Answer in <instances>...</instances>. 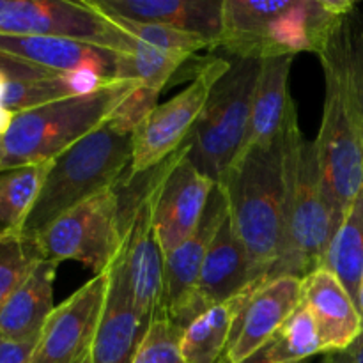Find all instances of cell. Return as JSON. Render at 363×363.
Returning a JSON list of instances; mask_svg holds the SVG:
<instances>
[{
    "label": "cell",
    "mask_w": 363,
    "mask_h": 363,
    "mask_svg": "<svg viewBox=\"0 0 363 363\" xmlns=\"http://www.w3.org/2000/svg\"><path fill=\"white\" fill-rule=\"evenodd\" d=\"M354 6L350 0H223L220 46L238 59L319 53Z\"/></svg>",
    "instance_id": "obj_1"
},
{
    "label": "cell",
    "mask_w": 363,
    "mask_h": 363,
    "mask_svg": "<svg viewBox=\"0 0 363 363\" xmlns=\"http://www.w3.org/2000/svg\"><path fill=\"white\" fill-rule=\"evenodd\" d=\"M218 184L225 190L230 222L250 259L254 282L269 280L284 248V135L241 151Z\"/></svg>",
    "instance_id": "obj_2"
},
{
    "label": "cell",
    "mask_w": 363,
    "mask_h": 363,
    "mask_svg": "<svg viewBox=\"0 0 363 363\" xmlns=\"http://www.w3.org/2000/svg\"><path fill=\"white\" fill-rule=\"evenodd\" d=\"M282 135L286 177L284 248L269 279L282 275L305 279L323 268L337 222L326 195L315 144L301 133L294 103L287 112Z\"/></svg>",
    "instance_id": "obj_3"
},
{
    "label": "cell",
    "mask_w": 363,
    "mask_h": 363,
    "mask_svg": "<svg viewBox=\"0 0 363 363\" xmlns=\"http://www.w3.org/2000/svg\"><path fill=\"white\" fill-rule=\"evenodd\" d=\"M346 16L333 27L318 53L326 92L321 128L314 144L337 229L363 188V124L344 52Z\"/></svg>",
    "instance_id": "obj_4"
},
{
    "label": "cell",
    "mask_w": 363,
    "mask_h": 363,
    "mask_svg": "<svg viewBox=\"0 0 363 363\" xmlns=\"http://www.w3.org/2000/svg\"><path fill=\"white\" fill-rule=\"evenodd\" d=\"M140 82L113 80L87 96H73L14 113L0 137V172L52 162L108 121Z\"/></svg>",
    "instance_id": "obj_5"
},
{
    "label": "cell",
    "mask_w": 363,
    "mask_h": 363,
    "mask_svg": "<svg viewBox=\"0 0 363 363\" xmlns=\"http://www.w3.org/2000/svg\"><path fill=\"white\" fill-rule=\"evenodd\" d=\"M131 152L133 135L105 123L52 160L21 236L34 240L74 206L116 186L130 169Z\"/></svg>",
    "instance_id": "obj_6"
},
{
    "label": "cell",
    "mask_w": 363,
    "mask_h": 363,
    "mask_svg": "<svg viewBox=\"0 0 363 363\" xmlns=\"http://www.w3.org/2000/svg\"><path fill=\"white\" fill-rule=\"evenodd\" d=\"M261 66L262 60L233 57L183 144L191 165L215 183L223 179L243 147Z\"/></svg>",
    "instance_id": "obj_7"
},
{
    "label": "cell",
    "mask_w": 363,
    "mask_h": 363,
    "mask_svg": "<svg viewBox=\"0 0 363 363\" xmlns=\"http://www.w3.org/2000/svg\"><path fill=\"white\" fill-rule=\"evenodd\" d=\"M133 216L116 184L64 213L34 240L46 261H77L101 275L119 259Z\"/></svg>",
    "instance_id": "obj_8"
},
{
    "label": "cell",
    "mask_w": 363,
    "mask_h": 363,
    "mask_svg": "<svg viewBox=\"0 0 363 363\" xmlns=\"http://www.w3.org/2000/svg\"><path fill=\"white\" fill-rule=\"evenodd\" d=\"M0 35H52L131 52V38L91 2L0 0Z\"/></svg>",
    "instance_id": "obj_9"
},
{
    "label": "cell",
    "mask_w": 363,
    "mask_h": 363,
    "mask_svg": "<svg viewBox=\"0 0 363 363\" xmlns=\"http://www.w3.org/2000/svg\"><path fill=\"white\" fill-rule=\"evenodd\" d=\"M229 60L213 59L179 94L156 106L133 133V152L126 177L149 172L179 151L194 130L213 84L227 69Z\"/></svg>",
    "instance_id": "obj_10"
},
{
    "label": "cell",
    "mask_w": 363,
    "mask_h": 363,
    "mask_svg": "<svg viewBox=\"0 0 363 363\" xmlns=\"http://www.w3.org/2000/svg\"><path fill=\"white\" fill-rule=\"evenodd\" d=\"M179 152L181 149L160 167L155 183L151 184L135 211L133 222L124 240L123 252L116 261L123 272L133 305L147 319H152V315L162 308L163 289H165V254L160 247L158 234L152 222L155 197L160 181L179 158Z\"/></svg>",
    "instance_id": "obj_11"
},
{
    "label": "cell",
    "mask_w": 363,
    "mask_h": 363,
    "mask_svg": "<svg viewBox=\"0 0 363 363\" xmlns=\"http://www.w3.org/2000/svg\"><path fill=\"white\" fill-rule=\"evenodd\" d=\"M110 273L94 275L53 308L30 363H80L91 353L108 293Z\"/></svg>",
    "instance_id": "obj_12"
},
{
    "label": "cell",
    "mask_w": 363,
    "mask_h": 363,
    "mask_svg": "<svg viewBox=\"0 0 363 363\" xmlns=\"http://www.w3.org/2000/svg\"><path fill=\"white\" fill-rule=\"evenodd\" d=\"M301 301V279L291 275L259 280L243 291L227 363H243L264 350Z\"/></svg>",
    "instance_id": "obj_13"
},
{
    "label": "cell",
    "mask_w": 363,
    "mask_h": 363,
    "mask_svg": "<svg viewBox=\"0 0 363 363\" xmlns=\"http://www.w3.org/2000/svg\"><path fill=\"white\" fill-rule=\"evenodd\" d=\"M186 152V145H183L179 158L163 176L156 190L152 222L165 255L176 250L197 229L216 184L191 165Z\"/></svg>",
    "instance_id": "obj_14"
},
{
    "label": "cell",
    "mask_w": 363,
    "mask_h": 363,
    "mask_svg": "<svg viewBox=\"0 0 363 363\" xmlns=\"http://www.w3.org/2000/svg\"><path fill=\"white\" fill-rule=\"evenodd\" d=\"M254 284L250 259L234 230L230 216L223 220L202 262L195 289L174 325L183 332L199 314L215 305L225 303Z\"/></svg>",
    "instance_id": "obj_15"
},
{
    "label": "cell",
    "mask_w": 363,
    "mask_h": 363,
    "mask_svg": "<svg viewBox=\"0 0 363 363\" xmlns=\"http://www.w3.org/2000/svg\"><path fill=\"white\" fill-rule=\"evenodd\" d=\"M301 303L314 318L325 354L344 353L362 337L357 301L330 269L318 268L301 279Z\"/></svg>",
    "instance_id": "obj_16"
},
{
    "label": "cell",
    "mask_w": 363,
    "mask_h": 363,
    "mask_svg": "<svg viewBox=\"0 0 363 363\" xmlns=\"http://www.w3.org/2000/svg\"><path fill=\"white\" fill-rule=\"evenodd\" d=\"M227 216H229V202H227L225 190L222 184L216 183L197 229L176 250L165 255V289H163L160 311L165 312L170 319H176L181 308L190 300L201 275L206 254Z\"/></svg>",
    "instance_id": "obj_17"
},
{
    "label": "cell",
    "mask_w": 363,
    "mask_h": 363,
    "mask_svg": "<svg viewBox=\"0 0 363 363\" xmlns=\"http://www.w3.org/2000/svg\"><path fill=\"white\" fill-rule=\"evenodd\" d=\"M105 16L138 23H158L206 39L220 46L223 30V0H92Z\"/></svg>",
    "instance_id": "obj_18"
},
{
    "label": "cell",
    "mask_w": 363,
    "mask_h": 363,
    "mask_svg": "<svg viewBox=\"0 0 363 363\" xmlns=\"http://www.w3.org/2000/svg\"><path fill=\"white\" fill-rule=\"evenodd\" d=\"M0 53L57 74L91 69L116 80L119 52L69 38L52 35H0Z\"/></svg>",
    "instance_id": "obj_19"
},
{
    "label": "cell",
    "mask_w": 363,
    "mask_h": 363,
    "mask_svg": "<svg viewBox=\"0 0 363 363\" xmlns=\"http://www.w3.org/2000/svg\"><path fill=\"white\" fill-rule=\"evenodd\" d=\"M108 273V293L89 358L91 363H131L152 319L137 311L119 266Z\"/></svg>",
    "instance_id": "obj_20"
},
{
    "label": "cell",
    "mask_w": 363,
    "mask_h": 363,
    "mask_svg": "<svg viewBox=\"0 0 363 363\" xmlns=\"http://www.w3.org/2000/svg\"><path fill=\"white\" fill-rule=\"evenodd\" d=\"M57 262H35L27 279L0 308V339L11 342L38 340L53 312V284Z\"/></svg>",
    "instance_id": "obj_21"
},
{
    "label": "cell",
    "mask_w": 363,
    "mask_h": 363,
    "mask_svg": "<svg viewBox=\"0 0 363 363\" xmlns=\"http://www.w3.org/2000/svg\"><path fill=\"white\" fill-rule=\"evenodd\" d=\"M293 62L294 57L291 55L262 60L254 105H252L250 124L241 151L254 145L269 144L282 133L287 112L294 103L289 92V74Z\"/></svg>",
    "instance_id": "obj_22"
},
{
    "label": "cell",
    "mask_w": 363,
    "mask_h": 363,
    "mask_svg": "<svg viewBox=\"0 0 363 363\" xmlns=\"http://www.w3.org/2000/svg\"><path fill=\"white\" fill-rule=\"evenodd\" d=\"M243 303V291L225 303L199 314L181 332L179 350L184 363H223L234 323Z\"/></svg>",
    "instance_id": "obj_23"
},
{
    "label": "cell",
    "mask_w": 363,
    "mask_h": 363,
    "mask_svg": "<svg viewBox=\"0 0 363 363\" xmlns=\"http://www.w3.org/2000/svg\"><path fill=\"white\" fill-rule=\"evenodd\" d=\"M323 268L337 275L351 298L357 301L363 277V188L333 234Z\"/></svg>",
    "instance_id": "obj_24"
},
{
    "label": "cell",
    "mask_w": 363,
    "mask_h": 363,
    "mask_svg": "<svg viewBox=\"0 0 363 363\" xmlns=\"http://www.w3.org/2000/svg\"><path fill=\"white\" fill-rule=\"evenodd\" d=\"M52 162L0 172V234H20Z\"/></svg>",
    "instance_id": "obj_25"
},
{
    "label": "cell",
    "mask_w": 363,
    "mask_h": 363,
    "mask_svg": "<svg viewBox=\"0 0 363 363\" xmlns=\"http://www.w3.org/2000/svg\"><path fill=\"white\" fill-rule=\"evenodd\" d=\"M190 57L194 55L167 52L131 38V52L119 55L116 80H135L163 91L170 78Z\"/></svg>",
    "instance_id": "obj_26"
},
{
    "label": "cell",
    "mask_w": 363,
    "mask_h": 363,
    "mask_svg": "<svg viewBox=\"0 0 363 363\" xmlns=\"http://www.w3.org/2000/svg\"><path fill=\"white\" fill-rule=\"evenodd\" d=\"M262 351L272 363H303L323 353L318 326L301 301Z\"/></svg>",
    "instance_id": "obj_27"
},
{
    "label": "cell",
    "mask_w": 363,
    "mask_h": 363,
    "mask_svg": "<svg viewBox=\"0 0 363 363\" xmlns=\"http://www.w3.org/2000/svg\"><path fill=\"white\" fill-rule=\"evenodd\" d=\"M41 259L35 240L18 233L0 234V308Z\"/></svg>",
    "instance_id": "obj_28"
},
{
    "label": "cell",
    "mask_w": 363,
    "mask_h": 363,
    "mask_svg": "<svg viewBox=\"0 0 363 363\" xmlns=\"http://www.w3.org/2000/svg\"><path fill=\"white\" fill-rule=\"evenodd\" d=\"M73 96L74 91L67 74H52L39 80H9L4 92L2 106L18 113Z\"/></svg>",
    "instance_id": "obj_29"
},
{
    "label": "cell",
    "mask_w": 363,
    "mask_h": 363,
    "mask_svg": "<svg viewBox=\"0 0 363 363\" xmlns=\"http://www.w3.org/2000/svg\"><path fill=\"white\" fill-rule=\"evenodd\" d=\"M124 34L130 38L137 39V41L151 45L155 48L167 50V52L176 53H186V55H194L199 50L211 48L206 39L199 38V35L186 34V32L176 30L172 27H165V25L158 23H138V21L123 20V18L108 16Z\"/></svg>",
    "instance_id": "obj_30"
},
{
    "label": "cell",
    "mask_w": 363,
    "mask_h": 363,
    "mask_svg": "<svg viewBox=\"0 0 363 363\" xmlns=\"http://www.w3.org/2000/svg\"><path fill=\"white\" fill-rule=\"evenodd\" d=\"M181 330L163 311L152 315V321L145 332L131 363H184L179 350Z\"/></svg>",
    "instance_id": "obj_31"
},
{
    "label": "cell",
    "mask_w": 363,
    "mask_h": 363,
    "mask_svg": "<svg viewBox=\"0 0 363 363\" xmlns=\"http://www.w3.org/2000/svg\"><path fill=\"white\" fill-rule=\"evenodd\" d=\"M344 52L351 89L363 124V11L358 4L344 21Z\"/></svg>",
    "instance_id": "obj_32"
},
{
    "label": "cell",
    "mask_w": 363,
    "mask_h": 363,
    "mask_svg": "<svg viewBox=\"0 0 363 363\" xmlns=\"http://www.w3.org/2000/svg\"><path fill=\"white\" fill-rule=\"evenodd\" d=\"M160 92L162 91H158V89L138 84L117 105V108L113 110L106 123L112 128H116L117 131H121V133L133 135L135 130L142 124V121L158 106Z\"/></svg>",
    "instance_id": "obj_33"
},
{
    "label": "cell",
    "mask_w": 363,
    "mask_h": 363,
    "mask_svg": "<svg viewBox=\"0 0 363 363\" xmlns=\"http://www.w3.org/2000/svg\"><path fill=\"white\" fill-rule=\"evenodd\" d=\"M38 340L11 342V340L0 339V363H30Z\"/></svg>",
    "instance_id": "obj_34"
},
{
    "label": "cell",
    "mask_w": 363,
    "mask_h": 363,
    "mask_svg": "<svg viewBox=\"0 0 363 363\" xmlns=\"http://www.w3.org/2000/svg\"><path fill=\"white\" fill-rule=\"evenodd\" d=\"M337 357H339L344 363H363V335L350 347V350L344 351V353H339Z\"/></svg>",
    "instance_id": "obj_35"
},
{
    "label": "cell",
    "mask_w": 363,
    "mask_h": 363,
    "mask_svg": "<svg viewBox=\"0 0 363 363\" xmlns=\"http://www.w3.org/2000/svg\"><path fill=\"white\" fill-rule=\"evenodd\" d=\"M13 119H14V113L11 112V110L0 106V137L6 135V131L9 130L11 124H13Z\"/></svg>",
    "instance_id": "obj_36"
},
{
    "label": "cell",
    "mask_w": 363,
    "mask_h": 363,
    "mask_svg": "<svg viewBox=\"0 0 363 363\" xmlns=\"http://www.w3.org/2000/svg\"><path fill=\"white\" fill-rule=\"evenodd\" d=\"M223 363H227V362H223ZM243 363H272V362H269L268 358H266L264 351H259V353H255L254 357L248 358V360H245ZM303 363H307V362H303Z\"/></svg>",
    "instance_id": "obj_37"
},
{
    "label": "cell",
    "mask_w": 363,
    "mask_h": 363,
    "mask_svg": "<svg viewBox=\"0 0 363 363\" xmlns=\"http://www.w3.org/2000/svg\"><path fill=\"white\" fill-rule=\"evenodd\" d=\"M357 305H358V311H360V314H362V319H363V277H362V282H360V289H358ZM362 335H363V333H362Z\"/></svg>",
    "instance_id": "obj_38"
},
{
    "label": "cell",
    "mask_w": 363,
    "mask_h": 363,
    "mask_svg": "<svg viewBox=\"0 0 363 363\" xmlns=\"http://www.w3.org/2000/svg\"><path fill=\"white\" fill-rule=\"evenodd\" d=\"M321 363H344V362L340 360L337 354H325V358H323Z\"/></svg>",
    "instance_id": "obj_39"
},
{
    "label": "cell",
    "mask_w": 363,
    "mask_h": 363,
    "mask_svg": "<svg viewBox=\"0 0 363 363\" xmlns=\"http://www.w3.org/2000/svg\"><path fill=\"white\" fill-rule=\"evenodd\" d=\"M80 363H91V358H89V357H87V358H84V360H82Z\"/></svg>",
    "instance_id": "obj_40"
}]
</instances>
